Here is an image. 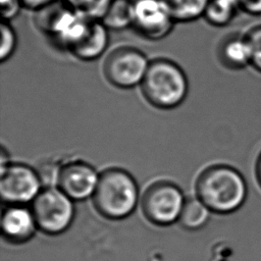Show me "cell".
I'll list each match as a JSON object with an SVG mask.
<instances>
[{
  "label": "cell",
  "mask_w": 261,
  "mask_h": 261,
  "mask_svg": "<svg viewBox=\"0 0 261 261\" xmlns=\"http://www.w3.org/2000/svg\"><path fill=\"white\" fill-rule=\"evenodd\" d=\"M100 20L109 31H122L132 28V0H114Z\"/></svg>",
  "instance_id": "2e32d148"
},
{
  "label": "cell",
  "mask_w": 261,
  "mask_h": 261,
  "mask_svg": "<svg viewBox=\"0 0 261 261\" xmlns=\"http://www.w3.org/2000/svg\"><path fill=\"white\" fill-rule=\"evenodd\" d=\"M24 9L38 12L57 2V0H20Z\"/></svg>",
  "instance_id": "603a6c76"
},
{
  "label": "cell",
  "mask_w": 261,
  "mask_h": 261,
  "mask_svg": "<svg viewBox=\"0 0 261 261\" xmlns=\"http://www.w3.org/2000/svg\"><path fill=\"white\" fill-rule=\"evenodd\" d=\"M245 35L251 48V66L261 72V24L254 25Z\"/></svg>",
  "instance_id": "ffe728a7"
},
{
  "label": "cell",
  "mask_w": 261,
  "mask_h": 261,
  "mask_svg": "<svg viewBox=\"0 0 261 261\" xmlns=\"http://www.w3.org/2000/svg\"><path fill=\"white\" fill-rule=\"evenodd\" d=\"M1 16L4 21H11L18 16L21 9H23L20 0H0Z\"/></svg>",
  "instance_id": "44dd1931"
},
{
  "label": "cell",
  "mask_w": 261,
  "mask_h": 261,
  "mask_svg": "<svg viewBox=\"0 0 261 261\" xmlns=\"http://www.w3.org/2000/svg\"><path fill=\"white\" fill-rule=\"evenodd\" d=\"M150 61L139 49L121 46L112 50L103 64L106 80L120 89L134 88L141 85Z\"/></svg>",
  "instance_id": "52a82bcc"
},
{
  "label": "cell",
  "mask_w": 261,
  "mask_h": 261,
  "mask_svg": "<svg viewBox=\"0 0 261 261\" xmlns=\"http://www.w3.org/2000/svg\"><path fill=\"white\" fill-rule=\"evenodd\" d=\"M100 173L84 161H71L59 171L57 187L73 201L92 198L99 181Z\"/></svg>",
  "instance_id": "30bf717a"
},
{
  "label": "cell",
  "mask_w": 261,
  "mask_h": 261,
  "mask_svg": "<svg viewBox=\"0 0 261 261\" xmlns=\"http://www.w3.org/2000/svg\"><path fill=\"white\" fill-rule=\"evenodd\" d=\"M1 48L0 59L2 62L8 60L17 47V35L9 21H1Z\"/></svg>",
  "instance_id": "d6986e66"
},
{
  "label": "cell",
  "mask_w": 261,
  "mask_h": 261,
  "mask_svg": "<svg viewBox=\"0 0 261 261\" xmlns=\"http://www.w3.org/2000/svg\"><path fill=\"white\" fill-rule=\"evenodd\" d=\"M239 11L238 3L232 0H210L203 18L212 27L224 28L233 20Z\"/></svg>",
  "instance_id": "e0dca14e"
},
{
  "label": "cell",
  "mask_w": 261,
  "mask_h": 261,
  "mask_svg": "<svg viewBox=\"0 0 261 261\" xmlns=\"http://www.w3.org/2000/svg\"><path fill=\"white\" fill-rule=\"evenodd\" d=\"M210 209L198 198L186 199L178 223L187 230H198L204 227L210 218Z\"/></svg>",
  "instance_id": "9a60e30c"
},
{
  "label": "cell",
  "mask_w": 261,
  "mask_h": 261,
  "mask_svg": "<svg viewBox=\"0 0 261 261\" xmlns=\"http://www.w3.org/2000/svg\"><path fill=\"white\" fill-rule=\"evenodd\" d=\"M39 173L22 163H9L1 168L0 195L8 205L32 203L43 190Z\"/></svg>",
  "instance_id": "ba28073f"
},
{
  "label": "cell",
  "mask_w": 261,
  "mask_h": 261,
  "mask_svg": "<svg viewBox=\"0 0 261 261\" xmlns=\"http://www.w3.org/2000/svg\"><path fill=\"white\" fill-rule=\"evenodd\" d=\"M241 11L250 15H261V0H237Z\"/></svg>",
  "instance_id": "7402d4cb"
},
{
  "label": "cell",
  "mask_w": 261,
  "mask_h": 261,
  "mask_svg": "<svg viewBox=\"0 0 261 261\" xmlns=\"http://www.w3.org/2000/svg\"><path fill=\"white\" fill-rule=\"evenodd\" d=\"M70 9L91 18L101 19L114 0H61Z\"/></svg>",
  "instance_id": "ac0fdd59"
},
{
  "label": "cell",
  "mask_w": 261,
  "mask_h": 261,
  "mask_svg": "<svg viewBox=\"0 0 261 261\" xmlns=\"http://www.w3.org/2000/svg\"><path fill=\"white\" fill-rule=\"evenodd\" d=\"M186 199L181 190L173 182L156 181L146 189L142 197V210L153 224L167 226L178 221Z\"/></svg>",
  "instance_id": "8992f818"
},
{
  "label": "cell",
  "mask_w": 261,
  "mask_h": 261,
  "mask_svg": "<svg viewBox=\"0 0 261 261\" xmlns=\"http://www.w3.org/2000/svg\"><path fill=\"white\" fill-rule=\"evenodd\" d=\"M139 197L138 184L129 172L121 168H108L100 173L92 199L102 216L121 220L133 214Z\"/></svg>",
  "instance_id": "7a4b0ae2"
},
{
  "label": "cell",
  "mask_w": 261,
  "mask_h": 261,
  "mask_svg": "<svg viewBox=\"0 0 261 261\" xmlns=\"http://www.w3.org/2000/svg\"><path fill=\"white\" fill-rule=\"evenodd\" d=\"M32 211L38 229L49 236H57L71 225L74 218V205L58 187L43 188L32 202Z\"/></svg>",
  "instance_id": "5b68a950"
},
{
  "label": "cell",
  "mask_w": 261,
  "mask_h": 261,
  "mask_svg": "<svg viewBox=\"0 0 261 261\" xmlns=\"http://www.w3.org/2000/svg\"><path fill=\"white\" fill-rule=\"evenodd\" d=\"M109 44V30L99 19H94L87 33L69 51L83 61H93L101 57Z\"/></svg>",
  "instance_id": "7c38bea8"
},
{
  "label": "cell",
  "mask_w": 261,
  "mask_h": 261,
  "mask_svg": "<svg viewBox=\"0 0 261 261\" xmlns=\"http://www.w3.org/2000/svg\"><path fill=\"white\" fill-rule=\"evenodd\" d=\"M218 58L229 69H243L251 65V48L246 35H229L218 47Z\"/></svg>",
  "instance_id": "4fadbf2b"
},
{
  "label": "cell",
  "mask_w": 261,
  "mask_h": 261,
  "mask_svg": "<svg viewBox=\"0 0 261 261\" xmlns=\"http://www.w3.org/2000/svg\"><path fill=\"white\" fill-rule=\"evenodd\" d=\"M232 1H234V2H237V3H238V1H237V0H232Z\"/></svg>",
  "instance_id": "d4e9b609"
},
{
  "label": "cell",
  "mask_w": 261,
  "mask_h": 261,
  "mask_svg": "<svg viewBox=\"0 0 261 261\" xmlns=\"http://www.w3.org/2000/svg\"><path fill=\"white\" fill-rule=\"evenodd\" d=\"M132 29L149 41L166 38L175 24L161 0H132Z\"/></svg>",
  "instance_id": "9c48e42d"
},
{
  "label": "cell",
  "mask_w": 261,
  "mask_h": 261,
  "mask_svg": "<svg viewBox=\"0 0 261 261\" xmlns=\"http://www.w3.org/2000/svg\"><path fill=\"white\" fill-rule=\"evenodd\" d=\"M175 23L203 18L210 0H161Z\"/></svg>",
  "instance_id": "5bb4252c"
},
{
  "label": "cell",
  "mask_w": 261,
  "mask_h": 261,
  "mask_svg": "<svg viewBox=\"0 0 261 261\" xmlns=\"http://www.w3.org/2000/svg\"><path fill=\"white\" fill-rule=\"evenodd\" d=\"M38 229L32 209L24 205H8L1 217L2 237L12 244L30 241Z\"/></svg>",
  "instance_id": "8fae6325"
},
{
  "label": "cell",
  "mask_w": 261,
  "mask_h": 261,
  "mask_svg": "<svg viewBox=\"0 0 261 261\" xmlns=\"http://www.w3.org/2000/svg\"><path fill=\"white\" fill-rule=\"evenodd\" d=\"M255 176L259 187L261 188V151L259 152L255 161Z\"/></svg>",
  "instance_id": "cb8c5ba5"
},
{
  "label": "cell",
  "mask_w": 261,
  "mask_h": 261,
  "mask_svg": "<svg viewBox=\"0 0 261 261\" xmlns=\"http://www.w3.org/2000/svg\"><path fill=\"white\" fill-rule=\"evenodd\" d=\"M146 100L159 109H172L182 103L187 97L188 79L181 67L166 58L150 61L141 83Z\"/></svg>",
  "instance_id": "3957f363"
},
{
  "label": "cell",
  "mask_w": 261,
  "mask_h": 261,
  "mask_svg": "<svg viewBox=\"0 0 261 261\" xmlns=\"http://www.w3.org/2000/svg\"><path fill=\"white\" fill-rule=\"evenodd\" d=\"M36 13L38 28L53 44L68 52L84 37L94 20L70 9L62 1Z\"/></svg>",
  "instance_id": "277c9868"
},
{
  "label": "cell",
  "mask_w": 261,
  "mask_h": 261,
  "mask_svg": "<svg viewBox=\"0 0 261 261\" xmlns=\"http://www.w3.org/2000/svg\"><path fill=\"white\" fill-rule=\"evenodd\" d=\"M196 197L211 212L230 214L245 204L248 185L237 168L227 164H214L199 174L196 181Z\"/></svg>",
  "instance_id": "6da1fadb"
}]
</instances>
